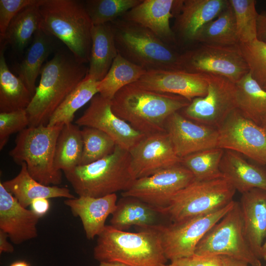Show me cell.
<instances>
[{"label": "cell", "instance_id": "6da1fadb", "mask_svg": "<svg viewBox=\"0 0 266 266\" xmlns=\"http://www.w3.org/2000/svg\"><path fill=\"white\" fill-rule=\"evenodd\" d=\"M111 102L117 116L148 135L166 132L168 117L190 102L179 95L147 90L133 83L121 89Z\"/></svg>", "mask_w": 266, "mask_h": 266}, {"label": "cell", "instance_id": "7a4b0ae2", "mask_svg": "<svg viewBox=\"0 0 266 266\" xmlns=\"http://www.w3.org/2000/svg\"><path fill=\"white\" fill-rule=\"evenodd\" d=\"M88 67L73 55L57 51L44 64L39 84L26 108L29 127L47 125L51 115L69 93L85 78Z\"/></svg>", "mask_w": 266, "mask_h": 266}, {"label": "cell", "instance_id": "3957f363", "mask_svg": "<svg viewBox=\"0 0 266 266\" xmlns=\"http://www.w3.org/2000/svg\"><path fill=\"white\" fill-rule=\"evenodd\" d=\"M137 233L128 232L106 225L98 236L94 259L117 262L129 266H166L167 259L161 237L152 226Z\"/></svg>", "mask_w": 266, "mask_h": 266}, {"label": "cell", "instance_id": "277c9868", "mask_svg": "<svg viewBox=\"0 0 266 266\" xmlns=\"http://www.w3.org/2000/svg\"><path fill=\"white\" fill-rule=\"evenodd\" d=\"M40 29L61 40L79 62H89L93 24L84 3L76 0H42Z\"/></svg>", "mask_w": 266, "mask_h": 266}, {"label": "cell", "instance_id": "5b68a950", "mask_svg": "<svg viewBox=\"0 0 266 266\" xmlns=\"http://www.w3.org/2000/svg\"><path fill=\"white\" fill-rule=\"evenodd\" d=\"M118 54L146 71L182 70L181 53L147 28L121 18L109 23Z\"/></svg>", "mask_w": 266, "mask_h": 266}, {"label": "cell", "instance_id": "8992f818", "mask_svg": "<svg viewBox=\"0 0 266 266\" xmlns=\"http://www.w3.org/2000/svg\"><path fill=\"white\" fill-rule=\"evenodd\" d=\"M64 173L78 196L100 198L123 192L135 180L129 151L117 145L112 154Z\"/></svg>", "mask_w": 266, "mask_h": 266}, {"label": "cell", "instance_id": "52a82bcc", "mask_svg": "<svg viewBox=\"0 0 266 266\" xmlns=\"http://www.w3.org/2000/svg\"><path fill=\"white\" fill-rule=\"evenodd\" d=\"M65 124L28 127L19 133L9 156L17 164L26 163L30 174L45 185H57L62 181L61 171L54 166L57 140Z\"/></svg>", "mask_w": 266, "mask_h": 266}, {"label": "cell", "instance_id": "ba28073f", "mask_svg": "<svg viewBox=\"0 0 266 266\" xmlns=\"http://www.w3.org/2000/svg\"><path fill=\"white\" fill-rule=\"evenodd\" d=\"M235 192L224 177L195 180L176 193L166 207L157 210L172 222H177L223 208L233 200Z\"/></svg>", "mask_w": 266, "mask_h": 266}, {"label": "cell", "instance_id": "9c48e42d", "mask_svg": "<svg viewBox=\"0 0 266 266\" xmlns=\"http://www.w3.org/2000/svg\"><path fill=\"white\" fill-rule=\"evenodd\" d=\"M194 255H225L251 266H262L246 237L238 201H234L231 209L206 233L197 246Z\"/></svg>", "mask_w": 266, "mask_h": 266}, {"label": "cell", "instance_id": "30bf717a", "mask_svg": "<svg viewBox=\"0 0 266 266\" xmlns=\"http://www.w3.org/2000/svg\"><path fill=\"white\" fill-rule=\"evenodd\" d=\"M233 200L225 206L205 214L191 217L171 224L152 226L159 233L167 260L190 257L206 233L233 207Z\"/></svg>", "mask_w": 266, "mask_h": 266}, {"label": "cell", "instance_id": "8fae6325", "mask_svg": "<svg viewBox=\"0 0 266 266\" xmlns=\"http://www.w3.org/2000/svg\"><path fill=\"white\" fill-rule=\"evenodd\" d=\"M182 70L225 77L236 83L249 72L239 45L200 44L181 53Z\"/></svg>", "mask_w": 266, "mask_h": 266}, {"label": "cell", "instance_id": "7c38bea8", "mask_svg": "<svg viewBox=\"0 0 266 266\" xmlns=\"http://www.w3.org/2000/svg\"><path fill=\"white\" fill-rule=\"evenodd\" d=\"M207 76L208 85L206 94L194 99L179 111L191 121L217 129L237 108L236 85L222 76Z\"/></svg>", "mask_w": 266, "mask_h": 266}, {"label": "cell", "instance_id": "4fadbf2b", "mask_svg": "<svg viewBox=\"0 0 266 266\" xmlns=\"http://www.w3.org/2000/svg\"><path fill=\"white\" fill-rule=\"evenodd\" d=\"M217 147L234 151L266 165V132L236 108L217 128Z\"/></svg>", "mask_w": 266, "mask_h": 266}, {"label": "cell", "instance_id": "5bb4252c", "mask_svg": "<svg viewBox=\"0 0 266 266\" xmlns=\"http://www.w3.org/2000/svg\"><path fill=\"white\" fill-rule=\"evenodd\" d=\"M195 180L192 173L177 165L134 181L122 192L123 197L137 199L158 210L166 207L172 197Z\"/></svg>", "mask_w": 266, "mask_h": 266}, {"label": "cell", "instance_id": "9a60e30c", "mask_svg": "<svg viewBox=\"0 0 266 266\" xmlns=\"http://www.w3.org/2000/svg\"><path fill=\"white\" fill-rule=\"evenodd\" d=\"M75 123L79 127L101 131L117 145L129 151L145 136L117 116L112 109L111 100L99 94L93 98L88 108Z\"/></svg>", "mask_w": 266, "mask_h": 266}, {"label": "cell", "instance_id": "2e32d148", "mask_svg": "<svg viewBox=\"0 0 266 266\" xmlns=\"http://www.w3.org/2000/svg\"><path fill=\"white\" fill-rule=\"evenodd\" d=\"M131 169L135 179L181 164L166 132L145 135L130 151Z\"/></svg>", "mask_w": 266, "mask_h": 266}, {"label": "cell", "instance_id": "e0dca14e", "mask_svg": "<svg viewBox=\"0 0 266 266\" xmlns=\"http://www.w3.org/2000/svg\"><path fill=\"white\" fill-rule=\"evenodd\" d=\"M165 129L177 155L181 159L199 151L217 147V128L191 121L179 111L168 117Z\"/></svg>", "mask_w": 266, "mask_h": 266}, {"label": "cell", "instance_id": "ac0fdd59", "mask_svg": "<svg viewBox=\"0 0 266 266\" xmlns=\"http://www.w3.org/2000/svg\"><path fill=\"white\" fill-rule=\"evenodd\" d=\"M229 0H175L172 29L177 43L194 42L199 30L227 6Z\"/></svg>", "mask_w": 266, "mask_h": 266}, {"label": "cell", "instance_id": "d6986e66", "mask_svg": "<svg viewBox=\"0 0 266 266\" xmlns=\"http://www.w3.org/2000/svg\"><path fill=\"white\" fill-rule=\"evenodd\" d=\"M133 83L147 90L179 95L190 102L204 96L208 85L206 74L183 70L148 71Z\"/></svg>", "mask_w": 266, "mask_h": 266}, {"label": "cell", "instance_id": "ffe728a7", "mask_svg": "<svg viewBox=\"0 0 266 266\" xmlns=\"http://www.w3.org/2000/svg\"><path fill=\"white\" fill-rule=\"evenodd\" d=\"M40 217L23 207L0 182V230L15 244L37 236V224Z\"/></svg>", "mask_w": 266, "mask_h": 266}, {"label": "cell", "instance_id": "44dd1931", "mask_svg": "<svg viewBox=\"0 0 266 266\" xmlns=\"http://www.w3.org/2000/svg\"><path fill=\"white\" fill-rule=\"evenodd\" d=\"M175 0H142L121 18L145 27L166 44L178 45L170 25Z\"/></svg>", "mask_w": 266, "mask_h": 266}, {"label": "cell", "instance_id": "7402d4cb", "mask_svg": "<svg viewBox=\"0 0 266 266\" xmlns=\"http://www.w3.org/2000/svg\"><path fill=\"white\" fill-rule=\"evenodd\" d=\"M116 194L102 197L78 196L66 199L64 203L82 222L87 238L93 239L103 231L107 217L115 211L117 204Z\"/></svg>", "mask_w": 266, "mask_h": 266}, {"label": "cell", "instance_id": "603a6c76", "mask_svg": "<svg viewBox=\"0 0 266 266\" xmlns=\"http://www.w3.org/2000/svg\"><path fill=\"white\" fill-rule=\"evenodd\" d=\"M246 237L258 258L266 239V191L254 188L242 194L239 202Z\"/></svg>", "mask_w": 266, "mask_h": 266}, {"label": "cell", "instance_id": "cb8c5ba5", "mask_svg": "<svg viewBox=\"0 0 266 266\" xmlns=\"http://www.w3.org/2000/svg\"><path fill=\"white\" fill-rule=\"evenodd\" d=\"M220 169L223 176L241 194L254 188L266 191V171L234 151L224 150Z\"/></svg>", "mask_w": 266, "mask_h": 266}, {"label": "cell", "instance_id": "d4e9b609", "mask_svg": "<svg viewBox=\"0 0 266 266\" xmlns=\"http://www.w3.org/2000/svg\"><path fill=\"white\" fill-rule=\"evenodd\" d=\"M20 166L21 168L18 175L2 184L23 207H27L33 200L39 198H75L67 188L40 183L30 174L25 163H21Z\"/></svg>", "mask_w": 266, "mask_h": 266}, {"label": "cell", "instance_id": "484cf974", "mask_svg": "<svg viewBox=\"0 0 266 266\" xmlns=\"http://www.w3.org/2000/svg\"><path fill=\"white\" fill-rule=\"evenodd\" d=\"M87 74L98 81L107 74L118 53L110 23L93 25Z\"/></svg>", "mask_w": 266, "mask_h": 266}, {"label": "cell", "instance_id": "4316f807", "mask_svg": "<svg viewBox=\"0 0 266 266\" xmlns=\"http://www.w3.org/2000/svg\"><path fill=\"white\" fill-rule=\"evenodd\" d=\"M53 37L41 29L37 30L19 65V77L33 96L36 88L35 82L43 63L55 49Z\"/></svg>", "mask_w": 266, "mask_h": 266}, {"label": "cell", "instance_id": "83f0119b", "mask_svg": "<svg viewBox=\"0 0 266 266\" xmlns=\"http://www.w3.org/2000/svg\"><path fill=\"white\" fill-rule=\"evenodd\" d=\"M5 47L0 50V113L26 109L33 95L23 81L9 70L4 56Z\"/></svg>", "mask_w": 266, "mask_h": 266}, {"label": "cell", "instance_id": "f1b7e54d", "mask_svg": "<svg viewBox=\"0 0 266 266\" xmlns=\"http://www.w3.org/2000/svg\"><path fill=\"white\" fill-rule=\"evenodd\" d=\"M159 212L144 202L133 197H123L117 202V207L111 215L110 225L125 231L132 226L142 229L156 225Z\"/></svg>", "mask_w": 266, "mask_h": 266}, {"label": "cell", "instance_id": "f546056e", "mask_svg": "<svg viewBox=\"0 0 266 266\" xmlns=\"http://www.w3.org/2000/svg\"><path fill=\"white\" fill-rule=\"evenodd\" d=\"M40 2L24 8L16 15L10 22L3 38L0 40V46L5 47L9 44L15 51L23 53L36 32L40 29Z\"/></svg>", "mask_w": 266, "mask_h": 266}, {"label": "cell", "instance_id": "4dcf8cb0", "mask_svg": "<svg viewBox=\"0 0 266 266\" xmlns=\"http://www.w3.org/2000/svg\"><path fill=\"white\" fill-rule=\"evenodd\" d=\"M235 85L237 108L245 117L260 125L266 115V90L249 72Z\"/></svg>", "mask_w": 266, "mask_h": 266}, {"label": "cell", "instance_id": "1f68e13d", "mask_svg": "<svg viewBox=\"0 0 266 266\" xmlns=\"http://www.w3.org/2000/svg\"><path fill=\"white\" fill-rule=\"evenodd\" d=\"M195 42L219 46L239 44L234 12L229 0L216 19L209 22L199 30Z\"/></svg>", "mask_w": 266, "mask_h": 266}, {"label": "cell", "instance_id": "d6a6232c", "mask_svg": "<svg viewBox=\"0 0 266 266\" xmlns=\"http://www.w3.org/2000/svg\"><path fill=\"white\" fill-rule=\"evenodd\" d=\"M80 127L72 123L65 124L57 140L54 163L64 172L80 165L83 142Z\"/></svg>", "mask_w": 266, "mask_h": 266}, {"label": "cell", "instance_id": "836d02e7", "mask_svg": "<svg viewBox=\"0 0 266 266\" xmlns=\"http://www.w3.org/2000/svg\"><path fill=\"white\" fill-rule=\"evenodd\" d=\"M146 72L118 54L107 74L98 81V94L111 100L121 89L136 82Z\"/></svg>", "mask_w": 266, "mask_h": 266}, {"label": "cell", "instance_id": "e575fe53", "mask_svg": "<svg viewBox=\"0 0 266 266\" xmlns=\"http://www.w3.org/2000/svg\"><path fill=\"white\" fill-rule=\"evenodd\" d=\"M98 81L87 74L54 112L47 125L72 123L76 112L98 94Z\"/></svg>", "mask_w": 266, "mask_h": 266}, {"label": "cell", "instance_id": "d590c367", "mask_svg": "<svg viewBox=\"0 0 266 266\" xmlns=\"http://www.w3.org/2000/svg\"><path fill=\"white\" fill-rule=\"evenodd\" d=\"M224 153L218 147L202 150L182 158L181 164L192 173L195 180L223 177L220 166Z\"/></svg>", "mask_w": 266, "mask_h": 266}, {"label": "cell", "instance_id": "8d00e7d4", "mask_svg": "<svg viewBox=\"0 0 266 266\" xmlns=\"http://www.w3.org/2000/svg\"><path fill=\"white\" fill-rule=\"evenodd\" d=\"M142 0H87L85 9L93 25L105 24L121 18Z\"/></svg>", "mask_w": 266, "mask_h": 266}, {"label": "cell", "instance_id": "74e56055", "mask_svg": "<svg viewBox=\"0 0 266 266\" xmlns=\"http://www.w3.org/2000/svg\"><path fill=\"white\" fill-rule=\"evenodd\" d=\"M83 148L80 165H86L100 160L111 154L116 144L105 133L92 127L81 129Z\"/></svg>", "mask_w": 266, "mask_h": 266}, {"label": "cell", "instance_id": "f35d334b", "mask_svg": "<svg viewBox=\"0 0 266 266\" xmlns=\"http://www.w3.org/2000/svg\"><path fill=\"white\" fill-rule=\"evenodd\" d=\"M233 9L240 43L257 38L259 13L254 0H229Z\"/></svg>", "mask_w": 266, "mask_h": 266}, {"label": "cell", "instance_id": "ab89813d", "mask_svg": "<svg viewBox=\"0 0 266 266\" xmlns=\"http://www.w3.org/2000/svg\"><path fill=\"white\" fill-rule=\"evenodd\" d=\"M241 54L252 77L264 88L266 86V42L257 38L246 43H239Z\"/></svg>", "mask_w": 266, "mask_h": 266}, {"label": "cell", "instance_id": "60d3db41", "mask_svg": "<svg viewBox=\"0 0 266 266\" xmlns=\"http://www.w3.org/2000/svg\"><path fill=\"white\" fill-rule=\"evenodd\" d=\"M29 126L26 109L0 113V149L3 148L11 135L20 133Z\"/></svg>", "mask_w": 266, "mask_h": 266}, {"label": "cell", "instance_id": "b9f144b4", "mask_svg": "<svg viewBox=\"0 0 266 266\" xmlns=\"http://www.w3.org/2000/svg\"><path fill=\"white\" fill-rule=\"evenodd\" d=\"M41 0H0V40L16 15L24 8L39 4Z\"/></svg>", "mask_w": 266, "mask_h": 266}, {"label": "cell", "instance_id": "7bdbcfd3", "mask_svg": "<svg viewBox=\"0 0 266 266\" xmlns=\"http://www.w3.org/2000/svg\"><path fill=\"white\" fill-rule=\"evenodd\" d=\"M192 258L195 266H224L222 255H194Z\"/></svg>", "mask_w": 266, "mask_h": 266}, {"label": "cell", "instance_id": "ee69618b", "mask_svg": "<svg viewBox=\"0 0 266 266\" xmlns=\"http://www.w3.org/2000/svg\"><path fill=\"white\" fill-rule=\"evenodd\" d=\"M31 210L39 217L44 215L49 210L50 202L46 198H39L33 200L31 205Z\"/></svg>", "mask_w": 266, "mask_h": 266}, {"label": "cell", "instance_id": "f6af8a7d", "mask_svg": "<svg viewBox=\"0 0 266 266\" xmlns=\"http://www.w3.org/2000/svg\"><path fill=\"white\" fill-rule=\"evenodd\" d=\"M257 39L266 42V10L259 13L257 20Z\"/></svg>", "mask_w": 266, "mask_h": 266}, {"label": "cell", "instance_id": "bcb514c9", "mask_svg": "<svg viewBox=\"0 0 266 266\" xmlns=\"http://www.w3.org/2000/svg\"><path fill=\"white\" fill-rule=\"evenodd\" d=\"M8 235L0 230V253H13L14 251L13 246L7 240Z\"/></svg>", "mask_w": 266, "mask_h": 266}, {"label": "cell", "instance_id": "7dc6e473", "mask_svg": "<svg viewBox=\"0 0 266 266\" xmlns=\"http://www.w3.org/2000/svg\"><path fill=\"white\" fill-rule=\"evenodd\" d=\"M166 266H195V265L192 256L171 261L170 263L166 264Z\"/></svg>", "mask_w": 266, "mask_h": 266}, {"label": "cell", "instance_id": "c3c4849f", "mask_svg": "<svg viewBox=\"0 0 266 266\" xmlns=\"http://www.w3.org/2000/svg\"><path fill=\"white\" fill-rule=\"evenodd\" d=\"M224 262V266H249L245 262L227 256L222 255Z\"/></svg>", "mask_w": 266, "mask_h": 266}, {"label": "cell", "instance_id": "681fc988", "mask_svg": "<svg viewBox=\"0 0 266 266\" xmlns=\"http://www.w3.org/2000/svg\"><path fill=\"white\" fill-rule=\"evenodd\" d=\"M98 266H129L117 262H100Z\"/></svg>", "mask_w": 266, "mask_h": 266}, {"label": "cell", "instance_id": "f907efd6", "mask_svg": "<svg viewBox=\"0 0 266 266\" xmlns=\"http://www.w3.org/2000/svg\"><path fill=\"white\" fill-rule=\"evenodd\" d=\"M261 259L266 261V239H265L262 247Z\"/></svg>", "mask_w": 266, "mask_h": 266}, {"label": "cell", "instance_id": "816d5d0a", "mask_svg": "<svg viewBox=\"0 0 266 266\" xmlns=\"http://www.w3.org/2000/svg\"><path fill=\"white\" fill-rule=\"evenodd\" d=\"M9 266H30L25 261H18L11 264Z\"/></svg>", "mask_w": 266, "mask_h": 266}, {"label": "cell", "instance_id": "f5cc1de1", "mask_svg": "<svg viewBox=\"0 0 266 266\" xmlns=\"http://www.w3.org/2000/svg\"><path fill=\"white\" fill-rule=\"evenodd\" d=\"M260 126L265 130L266 132V115L263 117Z\"/></svg>", "mask_w": 266, "mask_h": 266}, {"label": "cell", "instance_id": "db71d44e", "mask_svg": "<svg viewBox=\"0 0 266 266\" xmlns=\"http://www.w3.org/2000/svg\"><path fill=\"white\" fill-rule=\"evenodd\" d=\"M263 89L266 90V86L264 87Z\"/></svg>", "mask_w": 266, "mask_h": 266}, {"label": "cell", "instance_id": "11a10c76", "mask_svg": "<svg viewBox=\"0 0 266 266\" xmlns=\"http://www.w3.org/2000/svg\"></svg>", "mask_w": 266, "mask_h": 266}]
</instances>
